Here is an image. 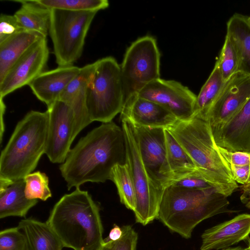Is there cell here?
Here are the masks:
<instances>
[{
	"label": "cell",
	"instance_id": "6da1fadb",
	"mask_svg": "<svg viewBox=\"0 0 250 250\" xmlns=\"http://www.w3.org/2000/svg\"><path fill=\"white\" fill-rule=\"evenodd\" d=\"M126 163L124 131L113 121L102 123L82 137L60 166L68 190L86 182L110 180L113 167Z\"/></svg>",
	"mask_w": 250,
	"mask_h": 250
},
{
	"label": "cell",
	"instance_id": "7a4b0ae2",
	"mask_svg": "<svg viewBox=\"0 0 250 250\" xmlns=\"http://www.w3.org/2000/svg\"><path fill=\"white\" fill-rule=\"evenodd\" d=\"M46 223L63 247L74 250H100L104 242L100 208L88 191L80 188L56 203Z\"/></svg>",
	"mask_w": 250,
	"mask_h": 250
},
{
	"label": "cell",
	"instance_id": "3957f363",
	"mask_svg": "<svg viewBox=\"0 0 250 250\" xmlns=\"http://www.w3.org/2000/svg\"><path fill=\"white\" fill-rule=\"evenodd\" d=\"M167 129L194 162L203 178L227 196L238 188L220 152L208 122L197 117L178 120Z\"/></svg>",
	"mask_w": 250,
	"mask_h": 250
},
{
	"label": "cell",
	"instance_id": "277c9868",
	"mask_svg": "<svg viewBox=\"0 0 250 250\" xmlns=\"http://www.w3.org/2000/svg\"><path fill=\"white\" fill-rule=\"evenodd\" d=\"M227 197L213 188L190 189L171 185L163 193L157 219L171 231L188 239L195 227L215 215L235 212Z\"/></svg>",
	"mask_w": 250,
	"mask_h": 250
},
{
	"label": "cell",
	"instance_id": "5b68a950",
	"mask_svg": "<svg viewBox=\"0 0 250 250\" xmlns=\"http://www.w3.org/2000/svg\"><path fill=\"white\" fill-rule=\"evenodd\" d=\"M49 116L31 110L17 124L0 157V180L23 179L37 167L45 154Z\"/></svg>",
	"mask_w": 250,
	"mask_h": 250
},
{
	"label": "cell",
	"instance_id": "8992f818",
	"mask_svg": "<svg viewBox=\"0 0 250 250\" xmlns=\"http://www.w3.org/2000/svg\"><path fill=\"white\" fill-rule=\"evenodd\" d=\"M97 62L85 90V104L92 122L108 123L121 113L125 103L120 65L110 56Z\"/></svg>",
	"mask_w": 250,
	"mask_h": 250
},
{
	"label": "cell",
	"instance_id": "52a82bcc",
	"mask_svg": "<svg viewBox=\"0 0 250 250\" xmlns=\"http://www.w3.org/2000/svg\"><path fill=\"white\" fill-rule=\"evenodd\" d=\"M97 12L51 9L49 34L59 66L73 65L81 57L88 31Z\"/></svg>",
	"mask_w": 250,
	"mask_h": 250
},
{
	"label": "cell",
	"instance_id": "ba28073f",
	"mask_svg": "<svg viewBox=\"0 0 250 250\" xmlns=\"http://www.w3.org/2000/svg\"><path fill=\"white\" fill-rule=\"evenodd\" d=\"M126 146V164L133 182L136 207L133 211L136 222L146 226L157 219L164 191L151 180L144 167L138 147L134 125L122 119Z\"/></svg>",
	"mask_w": 250,
	"mask_h": 250
},
{
	"label": "cell",
	"instance_id": "9c48e42d",
	"mask_svg": "<svg viewBox=\"0 0 250 250\" xmlns=\"http://www.w3.org/2000/svg\"><path fill=\"white\" fill-rule=\"evenodd\" d=\"M160 53L153 37L146 36L131 43L120 65L125 101L160 78Z\"/></svg>",
	"mask_w": 250,
	"mask_h": 250
},
{
	"label": "cell",
	"instance_id": "30bf717a",
	"mask_svg": "<svg viewBox=\"0 0 250 250\" xmlns=\"http://www.w3.org/2000/svg\"><path fill=\"white\" fill-rule=\"evenodd\" d=\"M134 126L147 173L157 187L164 191L175 183L167 158L165 129Z\"/></svg>",
	"mask_w": 250,
	"mask_h": 250
},
{
	"label": "cell",
	"instance_id": "8fae6325",
	"mask_svg": "<svg viewBox=\"0 0 250 250\" xmlns=\"http://www.w3.org/2000/svg\"><path fill=\"white\" fill-rule=\"evenodd\" d=\"M47 110L49 121L45 154L52 163L62 164L75 138V115L70 105L60 100Z\"/></svg>",
	"mask_w": 250,
	"mask_h": 250
},
{
	"label": "cell",
	"instance_id": "7c38bea8",
	"mask_svg": "<svg viewBox=\"0 0 250 250\" xmlns=\"http://www.w3.org/2000/svg\"><path fill=\"white\" fill-rule=\"evenodd\" d=\"M137 94L163 106L179 121L193 117L197 96L177 81L159 78L147 84Z\"/></svg>",
	"mask_w": 250,
	"mask_h": 250
},
{
	"label": "cell",
	"instance_id": "4fadbf2b",
	"mask_svg": "<svg viewBox=\"0 0 250 250\" xmlns=\"http://www.w3.org/2000/svg\"><path fill=\"white\" fill-rule=\"evenodd\" d=\"M250 98V75L239 71L224 83L209 107L205 121L211 128L228 122Z\"/></svg>",
	"mask_w": 250,
	"mask_h": 250
},
{
	"label": "cell",
	"instance_id": "5bb4252c",
	"mask_svg": "<svg viewBox=\"0 0 250 250\" xmlns=\"http://www.w3.org/2000/svg\"><path fill=\"white\" fill-rule=\"evenodd\" d=\"M46 38L35 42L14 64L0 82V98L28 85L43 72L49 58Z\"/></svg>",
	"mask_w": 250,
	"mask_h": 250
},
{
	"label": "cell",
	"instance_id": "9a60e30c",
	"mask_svg": "<svg viewBox=\"0 0 250 250\" xmlns=\"http://www.w3.org/2000/svg\"><path fill=\"white\" fill-rule=\"evenodd\" d=\"M120 119L128 120L136 126L164 129H168L178 121L163 106L137 94L125 100Z\"/></svg>",
	"mask_w": 250,
	"mask_h": 250
},
{
	"label": "cell",
	"instance_id": "2e32d148",
	"mask_svg": "<svg viewBox=\"0 0 250 250\" xmlns=\"http://www.w3.org/2000/svg\"><path fill=\"white\" fill-rule=\"evenodd\" d=\"M211 130L217 146L250 154V98L225 125Z\"/></svg>",
	"mask_w": 250,
	"mask_h": 250
},
{
	"label": "cell",
	"instance_id": "e0dca14e",
	"mask_svg": "<svg viewBox=\"0 0 250 250\" xmlns=\"http://www.w3.org/2000/svg\"><path fill=\"white\" fill-rule=\"evenodd\" d=\"M250 234V214H241L206 230L201 236L200 250L226 249L247 239Z\"/></svg>",
	"mask_w": 250,
	"mask_h": 250
},
{
	"label": "cell",
	"instance_id": "ac0fdd59",
	"mask_svg": "<svg viewBox=\"0 0 250 250\" xmlns=\"http://www.w3.org/2000/svg\"><path fill=\"white\" fill-rule=\"evenodd\" d=\"M80 70V67L74 65L59 66L42 72L29 86L36 97L48 107L59 99Z\"/></svg>",
	"mask_w": 250,
	"mask_h": 250
},
{
	"label": "cell",
	"instance_id": "d6986e66",
	"mask_svg": "<svg viewBox=\"0 0 250 250\" xmlns=\"http://www.w3.org/2000/svg\"><path fill=\"white\" fill-rule=\"evenodd\" d=\"M42 38L38 32L23 30L0 43V82L16 61Z\"/></svg>",
	"mask_w": 250,
	"mask_h": 250
},
{
	"label": "cell",
	"instance_id": "ffe728a7",
	"mask_svg": "<svg viewBox=\"0 0 250 250\" xmlns=\"http://www.w3.org/2000/svg\"><path fill=\"white\" fill-rule=\"evenodd\" d=\"M18 227L26 237L28 250H62L64 247L46 222L24 219L19 222Z\"/></svg>",
	"mask_w": 250,
	"mask_h": 250
},
{
	"label": "cell",
	"instance_id": "44dd1931",
	"mask_svg": "<svg viewBox=\"0 0 250 250\" xmlns=\"http://www.w3.org/2000/svg\"><path fill=\"white\" fill-rule=\"evenodd\" d=\"M24 179L13 182L0 190V218L9 216L25 217L29 210L35 206L38 199L30 200L25 195Z\"/></svg>",
	"mask_w": 250,
	"mask_h": 250
},
{
	"label": "cell",
	"instance_id": "7402d4cb",
	"mask_svg": "<svg viewBox=\"0 0 250 250\" xmlns=\"http://www.w3.org/2000/svg\"><path fill=\"white\" fill-rule=\"evenodd\" d=\"M21 3L14 14L24 30L40 33L46 38L49 33L51 9L41 5L37 0H15Z\"/></svg>",
	"mask_w": 250,
	"mask_h": 250
},
{
	"label": "cell",
	"instance_id": "603a6c76",
	"mask_svg": "<svg viewBox=\"0 0 250 250\" xmlns=\"http://www.w3.org/2000/svg\"><path fill=\"white\" fill-rule=\"evenodd\" d=\"M227 34L235 43L241 58L240 71L250 75V24L248 16L235 13L227 23Z\"/></svg>",
	"mask_w": 250,
	"mask_h": 250
},
{
	"label": "cell",
	"instance_id": "cb8c5ba5",
	"mask_svg": "<svg viewBox=\"0 0 250 250\" xmlns=\"http://www.w3.org/2000/svg\"><path fill=\"white\" fill-rule=\"evenodd\" d=\"M165 132L167 158L175 182L191 176L203 178L194 162L179 143L167 129H165Z\"/></svg>",
	"mask_w": 250,
	"mask_h": 250
},
{
	"label": "cell",
	"instance_id": "d4e9b609",
	"mask_svg": "<svg viewBox=\"0 0 250 250\" xmlns=\"http://www.w3.org/2000/svg\"><path fill=\"white\" fill-rule=\"evenodd\" d=\"M225 82H224L218 61L197 96L193 117L205 120L207 112Z\"/></svg>",
	"mask_w": 250,
	"mask_h": 250
},
{
	"label": "cell",
	"instance_id": "484cf974",
	"mask_svg": "<svg viewBox=\"0 0 250 250\" xmlns=\"http://www.w3.org/2000/svg\"><path fill=\"white\" fill-rule=\"evenodd\" d=\"M110 180L115 184L121 203L134 211L136 197L132 177L127 165L117 164L112 169Z\"/></svg>",
	"mask_w": 250,
	"mask_h": 250
},
{
	"label": "cell",
	"instance_id": "4316f807",
	"mask_svg": "<svg viewBox=\"0 0 250 250\" xmlns=\"http://www.w3.org/2000/svg\"><path fill=\"white\" fill-rule=\"evenodd\" d=\"M217 60L218 61L224 82L240 71L241 58L239 53L233 41L227 34Z\"/></svg>",
	"mask_w": 250,
	"mask_h": 250
},
{
	"label": "cell",
	"instance_id": "83f0119b",
	"mask_svg": "<svg viewBox=\"0 0 250 250\" xmlns=\"http://www.w3.org/2000/svg\"><path fill=\"white\" fill-rule=\"evenodd\" d=\"M41 5L50 9L71 11H98L109 6L107 0H37Z\"/></svg>",
	"mask_w": 250,
	"mask_h": 250
},
{
	"label": "cell",
	"instance_id": "f1b7e54d",
	"mask_svg": "<svg viewBox=\"0 0 250 250\" xmlns=\"http://www.w3.org/2000/svg\"><path fill=\"white\" fill-rule=\"evenodd\" d=\"M25 181L24 193L30 200L46 201L52 196L49 187V179L45 173L37 171L27 175Z\"/></svg>",
	"mask_w": 250,
	"mask_h": 250
},
{
	"label": "cell",
	"instance_id": "f546056e",
	"mask_svg": "<svg viewBox=\"0 0 250 250\" xmlns=\"http://www.w3.org/2000/svg\"><path fill=\"white\" fill-rule=\"evenodd\" d=\"M97 61L80 68L79 73L62 93L59 100L68 101L78 91L87 88L95 73Z\"/></svg>",
	"mask_w": 250,
	"mask_h": 250
},
{
	"label": "cell",
	"instance_id": "4dcf8cb0",
	"mask_svg": "<svg viewBox=\"0 0 250 250\" xmlns=\"http://www.w3.org/2000/svg\"><path fill=\"white\" fill-rule=\"evenodd\" d=\"M0 250H28L26 237L18 227L0 231Z\"/></svg>",
	"mask_w": 250,
	"mask_h": 250
},
{
	"label": "cell",
	"instance_id": "1f68e13d",
	"mask_svg": "<svg viewBox=\"0 0 250 250\" xmlns=\"http://www.w3.org/2000/svg\"><path fill=\"white\" fill-rule=\"evenodd\" d=\"M122 237L116 241H104L100 250H136L138 234L130 225L122 227Z\"/></svg>",
	"mask_w": 250,
	"mask_h": 250
},
{
	"label": "cell",
	"instance_id": "d6a6232c",
	"mask_svg": "<svg viewBox=\"0 0 250 250\" xmlns=\"http://www.w3.org/2000/svg\"><path fill=\"white\" fill-rule=\"evenodd\" d=\"M23 30L14 15L0 14V43Z\"/></svg>",
	"mask_w": 250,
	"mask_h": 250
},
{
	"label": "cell",
	"instance_id": "836d02e7",
	"mask_svg": "<svg viewBox=\"0 0 250 250\" xmlns=\"http://www.w3.org/2000/svg\"><path fill=\"white\" fill-rule=\"evenodd\" d=\"M221 155L229 166L244 167L250 166V154L241 151H230L218 146Z\"/></svg>",
	"mask_w": 250,
	"mask_h": 250
},
{
	"label": "cell",
	"instance_id": "e575fe53",
	"mask_svg": "<svg viewBox=\"0 0 250 250\" xmlns=\"http://www.w3.org/2000/svg\"><path fill=\"white\" fill-rule=\"evenodd\" d=\"M172 185L190 189H203L213 188L204 179L194 176L184 178Z\"/></svg>",
	"mask_w": 250,
	"mask_h": 250
},
{
	"label": "cell",
	"instance_id": "d590c367",
	"mask_svg": "<svg viewBox=\"0 0 250 250\" xmlns=\"http://www.w3.org/2000/svg\"><path fill=\"white\" fill-rule=\"evenodd\" d=\"M234 180L241 185L246 184L250 175V166L236 167L229 166Z\"/></svg>",
	"mask_w": 250,
	"mask_h": 250
},
{
	"label": "cell",
	"instance_id": "8d00e7d4",
	"mask_svg": "<svg viewBox=\"0 0 250 250\" xmlns=\"http://www.w3.org/2000/svg\"><path fill=\"white\" fill-rule=\"evenodd\" d=\"M241 202L248 208L250 209V175L248 181L241 186Z\"/></svg>",
	"mask_w": 250,
	"mask_h": 250
},
{
	"label": "cell",
	"instance_id": "74e56055",
	"mask_svg": "<svg viewBox=\"0 0 250 250\" xmlns=\"http://www.w3.org/2000/svg\"><path fill=\"white\" fill-rule=\"evenodd\" d=\"M122 234L123 230L122 228H120L116 224H114V226L111 229L108 236L104 239V241H108L117 240L122 237Z\"/></svg>",
	"mask_w": 250,
	"mask_h": 250
},
{
	"label": "cell",
	"instance_id": "f35d334b",
	"mask_svg": "<svg viewBox=\"0 0 250 250\" xmlns=\"http://www.w3.org/2000/svg\"><path fill=\"white\" fill-rule=\"evenodd\" d=\"M222 250H248V248L246 249V248H243L240 247H238L232 248H229L224 249Z\"/></svg>",
	"mask_w": 250,
	"mask_h": 250
},
{
	"label": "cell",
	"instance_id": "ab89813d",
	"mask_svg": "<svg viewBox=\"0 0 250 250\" xmlns=\"http://www.w3.org/2000/svg\"><path fill=\"white\" fill-rule=\"evenodd\" d=\"M248 250H250V240L249 243V246H248Z\"/></svg>",
	"mask_w": 250,
	"mask_h": 250
},
{
	"label": "cell",
	"instance_id": "60d3db41",
	"mask_svg": "<svg viewBox=\"0 0 250 250\" xmlns=\"http://www.w3.org/2000/svg\"><path fill=\"white\" fill-rule=\"evenodd\" d=\"M248 21H249V22L250 24V16H248Z\"/></svg>",
	"mask_w": 250,
	"mask_h": 250
}]
</instances>
